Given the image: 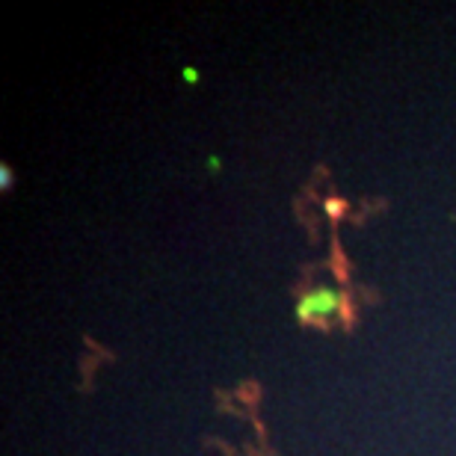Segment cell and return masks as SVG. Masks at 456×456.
<instances>
[{"label": "cell", "instance_id": "obj_1", "mask_svg": "<svg viewBox=\"0 0 456 456\" xmlns=\"http://www.w3.org/2000/svg\"><path fill=\"white\" fill-rule=\"evenodd\" d=\"M341 305V293H335L332 288H317L308 291L305 296H299L296 305V320L299 323H315V320H326L332 317Z\"/></svg>", "mask_w": 456, "mask_h": 456}, {"label": "cell", "instance_id": "obj_2", "mask_svg": "<svg viewBox=\"0 0 456 456\" xmlns=\"http://www.w3.org/2000/svg\"><path fill=\"white\" fill-rule=\"evenodd\" d=\"M0 175H4V181H0V187H4V190H6V187H9V169L4 166V169H0Z\"/></svg>", "mask_w": 456, "mask_h": 456}]
</instances>
